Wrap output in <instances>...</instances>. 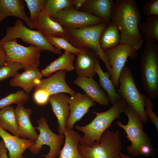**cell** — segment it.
<instances>
[{
  "label": "cell",
  "mask_w": 158,
  "mask_h": 158,
  "mask_svg": "<svg viewBox=\"0 0 158 158\" xmlns=\"http://www.w3.org/2000/svg\"><path fill=\"white\" fill-rule=\"evenodd\" d=\"M141 18L136 0L114 1L111 21L116 24L121 36L120 44L130 46L136 50L144 42L138 28Z\"/></svg>",
  "instance_id": "cell-1"
},
{
  "label": "cell",
  "mask_w": 158,
  "mask_h": 158,
  "mask_svg": "<svg viewBox=\"0 0 158 158\" xmlns=\"http://www.w3.org/2000/svg\"><path fill=\"white\" fill-rule=\"evenodd\" d=\"M124 112L128 118L127 124H123L120 121L116 124L124 130L126 137L131 142L126 148L127 152L135 156H154L157 150L152 144L151 139L144 131L143 123L139 115L126 103Z\"/></svg>",
  "instance_id": "cell-2"
},
{
  "label": "cell",
  "mask_w": 158,
  "mask_h": 158,
  "mask_svg": "<svg viewBox=\"0 0 158 158\" xmlns=\"http://www.w3.org/2000/svg\"><path fill=\"white\" fill-rule=\"evenodd\" d=\"M126 103L122 99L116 102L109 109L104 112H92L95 117L85 126L75 125V129L82 132L84 136L80 139V145L91 147L98 144L105 131L111 126L114 121L120 117L124 112Z\"/></svg>",
  "instance_id": "cell-3"
},
{
  "label": "cell",
  "mask_w": 158,
  "mask_h": 158,
  "mask_svg": "<svg viewBox=\"0 0 158 158\" xmlns=\"http://www.w3.org/2000/svg\"><path fill=\"white\" fill-rule=\"evenodd\" d=\"M108 25L104 22L80 29H67L66 39L75 47L86 48L93 51L98 58L104 63L111 76V68L108 57L104 51L101 48L99 42L102 32Z\"/></svg>",
  "instance_id": "cell-4"
},
{
  "label": "cell",
  "mask_w": 158,
  "mask_h": 158,
  "mask_svg": "<svg viewBox=\"0 0 158 158\" xmlns=\"http://www.w3.org/2000/svg\"><path fill=\"white\" fill-rule=\"evenodd\" d=\"M142 86L147 96L158 97V45L155 40L146 41L140 56Z\"/></svg>",
  "instance_id": "cell-5"
},
{
  "label": "cell",
  "mask_w": 158,
  "mask_h": 158,
  "mask_svg": "<svg viewBox=\"0 0 158 158\" xmlns=\"http://www.w3.org/2000/svg\"><path fill=\"white\" fill-rule=\"evenodd\" d=\"M117 93L126 103L139 115L142 122L147 123L149 119L145 111V101L147 98L138 90L131 69L125 66L118 80Z\"/></svg>",
  "instance_id": "cell-6"
},
{
  "label": "cell",
  "mask_w": 158,
  "mask_h": 158,
  "mask_svg": "<svg viewBox=\"0 0 158 158\" xmlns=\"http://www.w3.org/2000/svg\"><path fill=\"white\" fill-rule=\"evenodd\" d=\"M119 130L107 129L102 135L99 143L91 147L79 145L78 149L84 158H121L122 149Z\"/></svg>",
  "instance_id": "cell-7"
},
{
  "label": "cell",
  "mask_w": 158,
  "mask_h": 158,
  "mask_svg": "<svg viewBox=\"0 0 158 158\" xmlns=\"http://www.w3.org/2000/svg\"><path fill=\"white\" fill-rule=\"evenodd\" d=\"M18 38L37 47L42 51H48L58 54L62 53L61 50L56 49L49 42L40 31L28 28L20 19L17 20L13 26L7 28L6 35L0 40V42L4 43Z\"/></svg>",
  "instance_id": "cell-8"
},
{
  "label": "cell",
  "mask_w": 158,
  "mask_h": 158,
  "mask_svg": "<svg viewBox=\"0 0 158 158\" xmlns=\"http://www.w3.org/2000/svg\"><path fill=\"white\" fill-rule=\"evenodd\" d=\"M36 127L40 132L35 143L28 149L32 154H38L42 150V146L46 145L49 147L48 153L44 158H56L59 155L61 147L64 141V135H57L52 131L48 124L46 119L42 117L37 121Z\"/></svg>",
  "instance_id": "cell-9"
},
{
  "label": "cell",
  "mask_w": 158,
  "mask_h": 158,
  "mask_svg": "<svg viewBox=\"0 0 158 158\" xmlns=\"http://www.w3.org/2000/svg\"><path fill=\"white\" fill-rule=\"evenodd\" d=\"M1 44L7 61L22 63L25 70L30 67L37 68L40 63L42 51L39 48L32 45L28 47L24 46L19 44L16 39Z\"/></svg>",
  "instance_id": "cell-10"
},
{
  "label": "cell",
  "mask_w": 158,
  "mask_h": 158,
  "mask_svg": "<svg viewBox=\"0 0 158 158\" xmlns=\"http://www.w3.org/2000/svg\"><path fill=\"white\" fill-rule=\"evenodd\" d=\"M54 20L67 30L80 29L104 22L100 18L73 7L66 8L59 11Z\"/></svg>",
  "instance_id": "cell-11"
},
{
  "label": "cell",
  "mask_w": 158,
  "mask_h": 158,
  "mask_svg": "<svg viewBox=\"0 0 158 158\" xmlns=\"http://www.w3.org/2000/svg\"><path fill=\"white\" fill-rule=\"evenodd\" d=\"M104 51L108 57L111 68L110 79L115 87H118L120 75L127 58L135 59L138 56L137 50L127 45L120 44L115 47Z\"/></svg>",
  "instance_id": "cell-12"
},
{
  "label": "cell",
  "mask_w": 158,
  "mask_h": 158,
  "mask_svg": "<svg viewBox=\"0 0 158 158\" xmlns=\"http://www.w3.org/2000/svg\"><path fill=\"white\" fill-rule=\"evenodd\" d=\"M69 115L66 127L73 129L75 123L80 120L95 103L85 94L76 92L69 98Z\"/></svg>",
  "instance_id": "cell-13"
},
{
  "label": "cell",
  "mask_w": 158,
  "mask_h": 158,
  "mask_svg": "<svg viewBox=\"0 0 158 158\" xmlns=\"http://www.w3.org/2000/svg\"><path fill=\"white\" fill-rule=\"evenodd\" d=\"M66 75V71H57L47 78L42 79L34 88V91H44L50 96L61 93L72 96L76 92L67 84Z\"/></svg>",
  "instance_id": "cell-14"
},
{
  "label": "cell",
  "mask_w": 158,
  "mask_h": 158,
  "mask_svg": "<svg viewBox=\"0 0 158 158\" xmlns=\"http://www.w3.org/2000/svg\"><path fill=\"white\" fill-rule=\"evenodd\" d=\"M70 97L65 93L52 95L49 102L57 120L59 134L64 135L70 113L68 102Z\"/></svg>",
  "instance_id": "cell-15"
},
{
  "label": "cell",
  "mask_w": 158,
  "mask_h": 158,
  "mask_svg": "<svg viewBox=\"0 0 158 158\" xmlns=\"http://www.w3.org/2000/svg\"><path fill=\"white\" fill-rule=\"evenodd\" d=\"M15 110L19 137L35 141L39 135L36 131V127L32 125L31 122L30 117L32 110L25 108L23 105L19 104L17 105Z\"/></svg>",
  "instance_id": "cell-16"
},
{
  "label": "cell",
  "mask_w": 158,
  "mask_h": 158,
  "mask_svg": "<svg viewBox=\"0 0 158 158\" xmlns=\"http://www.w3.org/2000/svg\"><path fill=\"white\" fill-rule=\"evenodd\" d=\"M74 83L83 90L85 94L94 102L104 106L109 105V100L107 94L93 78L78 76L74 80Z\"/></svg>",
  "instance_id": "cell-17"
},
{
  "label": "cell",
  "mask_w": 158,
  "mask_h": 158,
  "mask_svg": "<svg viewBox=\"0 0 158 158\" xmlns=\"http://www.w3.org/2000/svg\"><path fill=\"white\" fill-rule=\"evenodd\" d=\"M0 136L8 151L9 158H25L23 153L35 143L31 140L12 135L0 126Z\"/></svg>",
  "instance_id": "cell-18"
},
{
  "label": "cell",
  "mask_w": 158,
  "mask_h": 158,
  "mask_svg": "<svg viewBox=\"0 0 158 158\" xmlns=\"http://www.w3.org/2000/svg\"><path fill=\"white\" fill-rule=\"evenodd\" d=\"M24 4L21 0H0V25L5 18L14 16L20 18L30 29L33 28L31 19L24 11Z\"/></svg>",
  "instance_id": "cell-19"
},
{
  "label": "cell",
  "mask_w": 158,
  "mask_h": 158,
  "mask_svg": "<svg viewBox=\"0 0 158 158\" xmlns=\"http://www.w3.org/2000/svg\"><path fill=\"white\" fill-rule=\"evenodd\" d=\"M43 76L41 71L37 68H27L20 73H18L11 79L10 85L12 87H19L28 94L42 79Z\"/></svg>",
  "instance_id": "cell-20"
},
{
  "label": "cell",
  "mask_w": 158,
  "mask_h": 158,
  "mask_svg": "<svg viewBox=\"0 0 158 158\" xmlns=\"http://www.w3.org/2000/svg\"><path fill=\"white\" fill-rule=\"evenodd\" d=\"M33 25V28L37 29L44 36L48 35L66 38L67 30L57 22L52 20L42 10Z\"/></svg>",
  "instance_id": "cell-21"
},
{
  "label": "cell",
  "mask_w": 158,
  "mask_h": 158,
  "mask_svg": "<svg viewBox=\"0 0 158 158\" xmlns=\"http://www.w3.org/2000/svg\"><path fill=\"white\" fill-rule=\"evenodd\" d=\"M83 48V51L77 55L75 66L78 76L93 78L96 74L95 64L98 57L92 51Z\"/></svg>",
  "instance_id": "cell-22"
},
{
  "label": "cell",
  "mask_w": 158,
  "mask_h": 158,
  "mask_svg": "<svg viewBox=\"0 0 158 158\" xmlns=\"http://www.w3.org/2000/svg\"><path fill=\"white\" fill-rule=\"evenodd\" d=\"M113 0H87L82 7L84 11L102 19L108 25L111 21Z\"/></svg>",
  "instance_id": "cell-23"
},
{
  "label": "cell",
  "mask_w": 158,
  "mask_h": 158,
  "mask_svg": "<svg viewBox=\"0 0 158 158\" xmlns=\"http://www.w3.org/2000/svg\"><path fill=\"white\" fill-rule=\"evenodd\" d=\"M64 135V143L59 158H84L78 149L81 137L79 133L73 129L66 127Z\"/></svg>",
  "instance_id": "cell-24"
},
{
  "label": "cell",
  "mask_w": 158,
  "mask_h": 158,
  "mask_svg": "<svg viewBox=\"0 0 158 158\" xmlns=\"http://www.w3.org/2000/svg\"><path fill=\"white\" fill-rule=\"evenodd\" d=\"M75 55L65 51L58 58L42 70L43 76L49 77L54 73L60 71L70 72L75 69L74 62Z\"/></svg>",
  "instance_id": "cell-25"
},
{
  "label": "cell",
  "mask_w": 158,
  "mask_h": 158,
  "mask_svg": "<svg viewBox=\"0 0 158 158\" xmlns=\"http://www.w3.org/2000/svg\"><path fill=\"white\" fill-rule=\"evenodd\" d=\"M121 36L115 23L111 21L102 31L99 38V44L104 51L115 47L120 43Z\"/></svg>",
  "instance_id": "cell-26"
},
{
  "label": "cell",
  "mask_w": 158,
  "mask_h": 158,
  "mask_svg": "<svg viewBox=\"0 0 158 158\" xmlns=\"http://www.w3.org/2000/svg\"><path fill=\"white\" fill-rule=\"evenodd\" d=\"M94 70L98 76L99 85L107 94L109 102L113 104L121 99L117 92L115 86L110 78V75L108 72H104L103 71L98 59L95 63Z\"/></svg>",
  "instance_id": "cell-27"
},
{
  "label": "cell",
  "mask_w": 158,
  "mask_h": 158,
  "mask_svg": "<svg viewBox=\"0 0 158 158\" xmlns=\"http://www.w3.org/2000/svg\"><path fill=\"white\" fill-rule=\"evenodd\" d=\"M0 126L13 135L19 137L15 110L13 107L8 106L0 109Z\"/></svg>",
  "instance_id": "cell-28"
},
{
  "label": "cell",
  "mask_w": 158,
  "mask_h": 158,
  "mask_svg": "<svg viewBox=\"0 0 158 158\" xmlns=\"http://www.w3.org/2000/svg\"><path fill=\"white\" fill-rule=\"evenodd\" d=\"M138 28L146 41L153 39L158 42V15L147 17L144 22H140Z\"/></svg>",
  "instance_id": "cell-29"
},
{
  "label": "cell",
  "mask_w": 158,
  "mask_h": 158,
  "mask_svg": "<svg viewBox=\"0 0 158 158\" xmlns=\"http://www.w3.org/2000/svg\"><path fill=\"white\" fill-rule=\"evenodd\" d=\"M45 36L49 42L59 50L63 49L65 51L76 55L81 53L83 51V48L74 47L64 38L48 35Z\"/></svg>",
  "instance_id": "cell-30"
},
{
  "label": "cell",
  "mask_w": 158,
  "mask_h": 158,
  "mask_svg": "<svg viewBox=\"0 0 158 158\" xmlns=\"http://www.w3.org/2000/svg\"><path fill=\"white\" fill-rule=\"evenodd\" d=\"M70 7H73L71 0H47L42 10L54 20L58 12Z\"/></svg>",
  "instance_id": "cell-31"
},
{
  "label": "cell",
  "mask_w": 158,
  "mask_h": 158,
  "mask_svg": "<svg viewBox=\"0 0 158 158\" xmlns=\"http://www.w3.org/2000/svg\"><path fill=\"white\" fill-rule=\"evenodd\" d=\"M29 98V94L23 90L11 93L0 99V109L12 104L23 105Z\"/></svg>",
  "instance_id": "cell-32"
},
{
  "label": "cell",
  "mask_w": 158,
  "mask_h": 158,
  "mask_svg": "<svg viewBox=\"0 0 158 158\" xmlns=\"http://www.w3.org/2000/svg\"><path fill=\"white\" fill-rule=\"evenodd\" d=\"M22 63L17 62L7 61L0 67V81L18 74V71L24 69Z\"/></svg>",
  "instance_id": "cell-33"
},
{
  "label": "cell",
  "mask_w": 158,
  "mask_h": 158,
  "mask_svg": "<svg viewBox=\"0 0 158 158\" xmlns=\"http://www.w3.org/2000/svg\"><path fill=\"white\" fill-rule=\"evenodd\" d=\"M47 0H25L30 13V17L33 23L42 10Z\"/></svg>",
  "instance_id": "cell-34"
},
{
  "label": "cell",
  "mask_w": 158,
  "mask_h": 158,
  "mask_svg": "<svg viewBox=\"0 0 158 158\" xmlns=\"http://www.w3.org/2000/svg\"><path fill=\"white\" fill-rule=\"evenodd\" d=\"M154 104L150 98H147L145 102V111L147 116L152 123L156 127L158 131V116L154 112L153 109Z\"/></svg>",
  "instance_id": "cell-35"
},
{
  "label": "cell",
  "mask_w": 158,
  "mask_h": 158,
  "mask_svg": "<svg viewBox=\"0 0 158 158\" xmlns=\"http://www.w3.org/2000/svg\"><path fill=\"white\" fill-rule=\"evenodd\" d=\"M142 11L147 17L158 15V0H150L147 1L143 7Z\"/></svg>",
  "instance_id": "cell-36"
},
{
  "label": "cell",
  "mask_w": 158,
  "mask_h": 158,
  "mask_svg": "<svg viewBox=\"0 0 158 158\" xmlns=\"http://www.w3.org/2000/svg\"><path fill=\"white\" fill-rule=\"evenodd\" d=\"M50 95L45 92L41 90L34 91L33 97L34 101L40 106H44L49 102Z\"/></svg>",
  "instance_id": "cell-37"
},
{
  "label": "cell",
  "mask_w": 158,
  "mask_h": 158,
  "mask_svg": "<svg viewBox=\"0 0 158 158\" xmlns=\"http://www.w3.org/2000/svg\"><path fill=\"white\" fill-rule=\"evenodd\" d=\"M7 149L2 140L0 141V158H8Z\"/></svg>",
  "instance_id": "cell-38"
},
{
  "label": "cell",
  "mask_w": 158,
  "mask_h": 158,
  "mask_svg": "<svg viewBox=\"0 0 158 158\" xmlns=\"http://www.w3.org/2000/svg\"><path fill=\"white\" fill-rule=\"evenodd\" d=\"M7 59L6 53L0 43V67L7 61Z\"/></svg>",
  "instance_id": "cell-39"
},
{
  "label": "cell",
  "mask_w": 158,
  "mask_h": 158,
  "mask_svg": "<svg viewBox=\"0 0 158 158\" xmlns=\"http://www.w3.org/2000/svg\"><path fill=\"white\" fill-rule=\"evenodd\" d=\"M86 1L87 0H71L73 7L74 6L76 9L82 7Z\"/></svg>",
  "instance_id": "cell-40"
},
{
  "label": "cell",
  "mask_w": 158,
  "mask_h": 158,
  "mask_svg": "<svg viewBox=\"0 0 158 158\" xmlns=\"http://www.w3.org/2000/svg\"><path fill=\"white\" fill-rule=\"evenodd\" d=\"M120 155L121 158H130V156L127 155H126L122 152H120Z\"/></svg>",
  "instance_id": "cell-41"
}]
</instances>
